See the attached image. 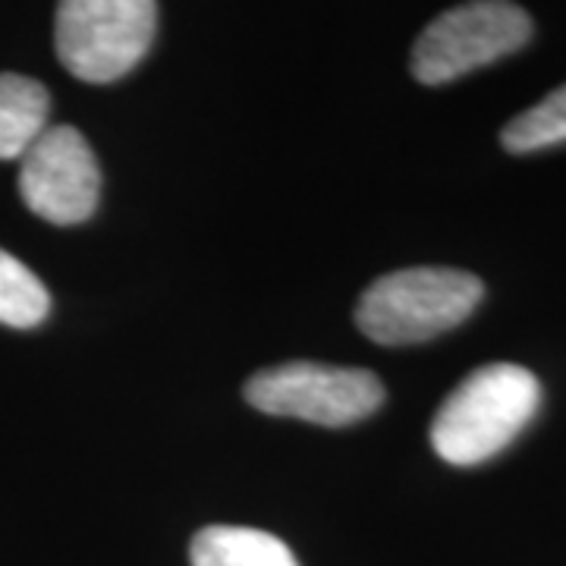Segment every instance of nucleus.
<instances>
[{
	"instance_id": "6e6552de",
	"label": "nucleus",
	"mask_w": 566,
	"mask_h": 566,
	"mask_svg": "<svg viewBox=\"0 0 566 566\" xmlns=\"http://www.w3.org/2000/svg\"><path fill=\"white\" fill-rule=\"evenodd\" d=\"M51 95L39 80L0 73V161H20L48 129Z\"/></svg>"
},
{
	"instance_id": "1a4fd4ad",
	"label": "nucleus",
	"mask_w": 566,
	"mask_h": 566,
	"mask_svg": "<svg viewBox=\"0 0 566 566\" xmlns=\"http://www.w3.org/2000/svg\"><path fill=\"white\" fill-rule=\"evenodd\" d=\"M51 296L44 283L10 252L0 249V324L35 327L48 318Z\"/></svg>"
},
{
	"instance_id": "0eeeda50",
	"label": "nucleus",
	"mask_w": 566,
	"mask_h": 566,
	"mask_svg": "<svg viewBox=\"0 0 566 566\" xmlns=\"http://www.w3.org/2000/svg\"><path fill=\"white\" fill-rule=\"evenodd\" d=\"M192 566H300L277 535L249 526H208L189 547Z\"/></svg>"
},
{
	"instance_id": "20e7f679",
	"label": "nucleus",
	"mask_w": 566,
	"mask_h": 566,
	"mask_svg": "<svg viewBox=\"0 0 566 566\" xmlns=\"http://www.w3.org/2000/svg\"><path fill=\"white\" fill-rule=\"evenodd\" d=\"M245 400L259 412L340 428L368 419L385 403V385L365 368L283 363L245 381Z\"/></svg>"
},
{
	"instance_id": "f03ea898",
	"label": "nucleus",
	"mask_w": 566,
	"mask_h": 566,
	"mask_svg": "<svg viewBox=\"0 0 566 566\" xmlns=\"http://www.w3.org/2000/svg\"><path fill=\"white\" fill-rule=\"evenodd\" d=\"M482 296L485 283L469 271L406 268L365 290L356 305V324L375 344H424L463 324Z\"/></svg>"
},
{
	"instance_id": "f257e3e1",
	"label": "nucleus",
	"mask_w": 566,
	"mask_h": 566,
	"mask_svg": "<svg viewBox=\"0 0 566 566\" xmlns=\"http://www.w3.org/2000/svg\"><path fill=\"white\" fill-rule=\"evenodd\" d=\"M538 406L542 385L528 368L482 365L441 403L431 422V447L450 465L485 463L520 438Z\"/></svg>"
},
{
	"instance_id": "39448f33",
	"label": "nucleus",
	"mask_w": 566,
	"mask_h": 566,
	"mask_svg": "<svg viewBox=\"0 0 566 566\" xmlns=\"http://www.w3.org/2000/svg\"><path fill=\"white\" fill-rule=\"evenodd\" d=\"M528 39L532 20L523 7L504 0L460 3L424 25L412 48V76L444 85L520 51Z\"/></svg>"
},
{
	"instance_id": "7ed1b4c3",
	"label": "nucleus",
	"mask_w": 566,
	"mask_h": 566,
	"mask_svg": "<svg viewBox=\"0 0 566 566\" xmlns=\"http://www.w3.org/2000/svg\"><path fill=\"white\" fill-rule=\"evenodd\" d=\"M158 29L151 0H63L54 20L57 57L76 80H123L148 54Z\"/></svg>"
},
{
	"instance_id": "9d476101",
	"label": "nucleus",
	"mask_w": 566,
	"mask_h": 566,
	"mask_svg": "<svg viewBox=\"0 0 566 566\" xmlns=\"http://www.w3.org/2000/svg\"><path fill=\"white\" fill-rule=\"evenodd\" d=\"M506 151L513 155H528V151H542L551 145H564L566 142V85L554 88L547 98L528 107L523 114H516L506 123L501 133Z\"/></svg>"
},
{
	"instance_id": "423d86ee",
	"label": "nucleus",
	"mask_w": 566,
	"mask_h": 566,
	"mask_svg": "<svg viewBox=\"0 0 566 566\" xmlns=\"http://www.w3.org/2000/svg\"><path fill=\"white\" fill-rule=\"evenodd\" d=\"M20 196L44 221H88L102 199V170L80 129L48 126L20 158Z\"/></svg>"
}]
</instances>
